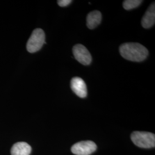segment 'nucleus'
Here are the masks:
<instances>
[{"instance_id": "f257e3e1", "label": "nucleus", "mask_w": 155, "mask_h": 155, "mask_svg": "<svg viewBox=\"0 0 155 155\" xmlns=\"http://www.w3.org/2000/svg\"><path fill=\"white\" fill-rule=\"evenodd\" d=\"M120 52L122 57L128 61H144L148 56V51L144 45L137 43H126L120 47Z\"/></svg>"}, {"instance_id": "f03ea898", "label": "nucleus", "mask_w": 155, "mask_h": 155, "mask_svg": "<svg viewBox=\"0 0 155 155\" xmlns=\"http://www.w3.org/2000/svg\"><path fill=\"white\" fill-rule=\"evenodd\" d=\"M131 140L136 146L142 148H154L155 134L147 132L134 131L131 134Z\"/></svg>"}, {"instance_id": "7ed1b4c3", "label": "nucleus", "mask_w": 155, "mask_h": 155, "mask_svg": "<svg viewBox=\"0 0 155 155\" xmlns=\"http://www.w3.org/2000/svg\"><path fill=\"white\" fill-rule=\"evenodd\" d=\"M45 32L40 28L35 29L28 40L27 44V50L30 53H35L41 48L45 41Z\"/></svg>"}, {"instance_id": "20e7f679", "label": "nucleus", "mask_w": 155, "mask_h": 155, "mask_svg": "<svg viewBox=\"0 0 155 155\" xmlns=\"http://www.w3.org/2000/svg\"><path fill=\"white\" fill-rule=\"evenodd\" d=\"M97 148V145L92 141H82L74 144L71 152L76 155H90L96 150Z\"/></svg>"}, {"instance_id": "39448f33", "label": "nucleus", "mask_w": 155, "mask_h": 155, "mask_svg": "<svg viewBox=\"0 0 155 155\" xmlns=\"http://www.w3.org/2000/svg\"><path fill=\"white\" fill-rule=\"evenodd\" d=\"M72 52L75 59L83 65H89L92 61V57L87 49L83 45L78 44L73 47Z\"/></svg>"}, {"instance_id": "423d86ee", "label": "nucleus", "mask_w": 155, "mask_h": 155, "mask_svg": "<svg viewBox=\"0 0 155 155\" xmlns=\"http://www.w3.org/2000/svg\"><path fill=\"white\" fill-rule=\"evenodd\" d=\"M70 86L73 92L79 97L84 98L87 96V86L82 78L79 77L73 78L71 81Z\"/></svg>"}, {"instance_id": "0eeeda50", "label": "nucleus", "mask_w": 155, "mask_h": 155, "mask_svg": "<svg viewBox=\"0 0 155 155\" xmlns=\"http://www.w3.org/2000/svg\"><path fill=\"white\" fill-rule=\"evenodd\" d=\"M155 22V2L150 5L147 11L144 14L141 20V25L143 27L146 29L152 27Z\"/></svg>"}, {"instance_id": "6e6552de", "label": "nucleus", "mask_w": 155, "mask_h": 155, "mask_svg": "<svg viewBox=\"0 0 155 155\" xmlns=\"http://www.w3.org/2000/svg\"><path fill=\"white\" fill-rule=\"evenodd\" d=\"M31 147L25 142H18L14 144L11 150V155H29Z\"/></svg>"}, {"instance_id": "1a4fd4ad", "label": "nucleus", "mask_w": 155, "mask_h": 155, "mask_svg": "<svg viewBox=\"0 0 155 155\" xmlns=\"http://www.w3.org/2000/svg\"><path fill=\"white\" fill-rule=\"evenodd\" d=\"M102 20V15L98 11L91 12L87 15L86 18L87 27L93 29L96 28L100 24Z\"/></svg>"}, {"instance_id": "9d476101", "label": "nucleus", "mask_w": 155, "mask_h": 155, "mask_svg": "<svg viewBox=\"0 0 155 155\" xmlns=\"http://www.w3.org/2000/svg\"><path fill=\"white\" fill-rule=\"evenodd\" d=\"M142 2L141 0H125L123 2V7L126 10H130L137 8Z\"/></svg>"}, {"instance_id": "9b49d317", "label": "nucleus", "mask_w": 155, "mask_h": 155, "mask_svg": "<svg viewBox=\"0 0 155 155\" xmlns=\"http://www.w3.org/2000/svg\"><path fill=\"white\" fill-rule=\"evenodd\" d=\"M58 4L61 7H66L67 6L70 5L71 2V0H58Z\"/></svg>"}]
</instances>
